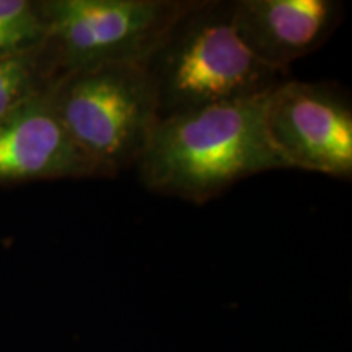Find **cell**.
<instances>
[{
    "instance_id": "1",
    "label": "cell",
    "mask_w": 352,
    "mask_h": 352,
    "mask_svg": "<svg viewBox=\"0 0 352 352\" xmlns=\"http://www.w3.org/2000/svg\"><path fill=\"white\" fill-rule=\"evenodd\" d=\"M266 96L158 120L135 165L140 182L206 204L248 176L289 168L267 134Z\"/></svg>"
},
{
    "instance_id": "2",
    "label": "cell",
    "mask_w": 352,
    "mask_h": 352,
    "mask_svg": "<svg viewBox=\"0 0 352 352\" xmlns=\"http://www.w3.org/2000/svg\"><path fill=\"white\" fill-rule=\"evenodd\" d=\"M158 120L266 96L289 72L256 59L239 36L233 0H196L144 59Z\"/></svg>"
},
{
    "instance_id": "3",
    "label": "cell",
    "mask_w": 352,
    "mask_h": 352,
    "mask_svg": "<svg viewBox=\"0 0 352 352\" xmlns=\"http://www.w3.org/2000/svg\"><path fill=\"white\" fill-rule=\"evenodd\" d=\"M47 91L60 124L100 178L138 165L158 121L155 95L142 64L67 70Z\"/></svg>"
},
{
    "instance_id": "4",
    "label": "cell",
    "mask_w": 352,
    "mask_h": 352,
    "mask_svg": "<svg viewBox=\"0 0 352 352\" xmlns=\"http://www.w3.org/2000/svg\"><path fill=\"white\" fill-rule=\"evenodd\" d=\"M46 47L57 76L103 64H142L188 2L46 0Z\"/></svg>"
},
{
    "instance_id": "5",
    "label": "cell",
    "mask_w": 352,
    "mask_h": 352,
    "mask_svg": "<svg viewBox=\"0 0 352 352\" xmlns=\"http://www.w3.org/2000/svg\"><path fill=\"white\" fill-rule=\"evenodd\" d=\"M264 118L289 168L352 178V107L342 88L287 77L266 96Z\"/></svg>"
},
{
    "instance_id": "6",
    "label": "cell",
    "mask_w": 352,
    "mask_h": 352,
    "mask_svg": "<svg viewBox=\"0 0 352 352\" xmlns=\"http://www.w3.org/2000/svg\"><path fill=\"white\" fill-rule=\"evenodd\" d=\"M47 88L0 118V183L100 178L56 116Z\"/></svg>"
},
{
    "instance_id": "7",
    "label": "cell",
    "mask_w": 352,
    "mask_h": 352,
    "mask_svg": "<svg viewBox=\"0 0 352 352\" xmlns=\"http://www.w3.org/2000/svg\"><path fill=\"white\" fill-rule=\"evenodd\" d=\"M235 26L250 52L277 70L320 50L338 28L336 0H233Z\"/></svg>"
},
{
    "instance_id": "8",
    "label": "cell",
    "mask_w": 352,
    "mask_h": 352,
    "mask_svg": "<svg viewBox=\"0 0 352 352\" xmlns=\"http://www.w3.org/2000/svg\"><path fill=\"white\" fill-rule=\"evenodd\" d=\"M57 77L46 41L36 50L0 59V118L21 101L50 87Z\"/></svg>"
},
{
    "instance_id": "9",
    "label": "cell",
    "mask_w": 352,
    "mask_h": 352,
    "mask_svg": "<svg viewBox=\"0 0 352 352\" xmlns=\"http://www.w3.org/2000/svg\"><path fill=\"white\" fill-rule=\"evenodd\" d=\"M46 41L41 3L0 0V59L36 50Z\"/></svg>"
}]
</instances>
